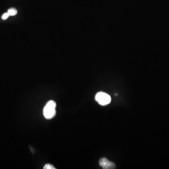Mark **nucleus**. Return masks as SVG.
<instances>
[{
  "label": "nucleus",
  "instance_id": "obj_7",
  "mask_svg": "<svg viewBox=\"0 0 169 169\" xmlns=\"http://www.w3.org/2000/svg\"><path fill=\"white\" fill-rule=\"evenodd\" d=\"M118 94H115L116 96H118Z\"/></svg>",
  "mask_w": 169,
  "mask_h": 169
},
{
  "label": "nucleus",
  "instance_id": "obj_2",
  "mask_svg": "<svg viewBox=\"0 0 169 169\" xmlns=\"http://www.w3.org/2000/svg\"><path fill=\"white\" fill-rule=\"evenodd\" d=\"M95 99L99 104L102 106L108 105L111 102V97L110 96L103 92L97 93L95 96Z\"/></svg>",
  "mask_w": 169,
  "mask_h": 169
},
{
  "label": "nucleus",
  "instance_id": "obj_4",
  "mask_svg": "<svg viewBox=\"0 0 169 169\" xmlns=\"http://www.w3.org/2000/svg\"><path fill=\"white\" fill-rule=\"evenodd\" d=\"M7 12L9 14L10 16H13L17 14V11L15 8H12L9 9Z\"/></svg>",
  "mask_w": 169,
  "mask_h": 169
},
{
  "label": "nucleus",
  "instance_id": "obj_6",
  "mask_svg": "<svg viewBox=\"0 0 169 169\" xmlns=\"http://www.w3.org/2000/svg\"><path fill=\"white\" fill-rule=\"evenodd\" d=\"M9 16H10V15H9V14L8 12H6V13H4V14H3L2 15V16H1V19L5 20H6L7 19H8Z\"/></svg>",
  "mask_w": 169,
  "mask_h": 169
},
{
  "label": "nucleus",
  "instance_id": "obj_3",
  "mask_svg": "<svg viewBox=\"0 0 169 169\" xmlns=\"http://www.w3.org/2000/svg\"><path fill=\"white\" fill-rule=\"evenodd\" d=\"M99 165L104 169H114L116 168L114 163L110 161L107 158L104 157L99 161Z\"/></svg>",
  "mask_w": 169,
  "mask_h": 169
},
{
  "label": "nucleus",
  "instance_id": "obj_1",
  "mask_svg": "<svg viewBox=\"0 0 169 169\" xmlns=\"http://www.w3.org/2000/svg\"><path fill=\"white\" fill-rule=\"evenodd\" d=\"M56 104L55 101L50 100L47 103L43 110L44 117L47 119L54 118L56 115Z\"/></svg>",
  "mask_w": 169,
  "mask_h": 169
},
{
  "label": "nucleus",
  "instance_id": "obj_5",
  "mask_svg": "<svg viewBox=\"0 0 169 169\" xmlns=\"http://www.w3.org/2000/svg\"><path fill=\"white\" fill-rule=\"evenodd\" d=\"M44 169H55V168L54 167V166L51 165L50 164H46V165L44 166Z\"/></svg>",
  "mask_w": 169,
  "mask_h": 169
}]
</instances>
